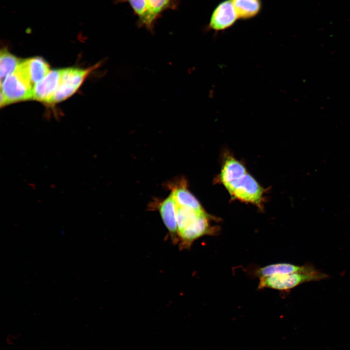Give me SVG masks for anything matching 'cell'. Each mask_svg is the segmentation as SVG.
Segmentation results:
<instances>
[{"mask_svg": "<svg viewBox=\"0 0 350 350\" xmlns=\"http://www.w3.org/2000/svg\"><path fill=\"white\" fill-rule=\"evenodd\" d=\"M328 275L318 270L311 273H295L259 278L258 289L270 288L280 291L293 289L305 282L326 279Z\"/></svg>", "mask_w": 350, "mask_h": 350, "instance_id": "obj_2", "label": "cell"}, {"mask_svg": "<svg viewBox=\"0 0 350 350\" xmlns=\"http://www.w3.org/2000/svg\"><path fill=\"white\" fill-rule=\"evenodd\" d=\"M115 3H128L136 16L138 17L137 22H139L143 18L146 12L145 0H114Z\"/></svg>", "mask_w": 350, "mask_h": 350, "instance_id": "obj_15", "label": "cell"}, {"mask_svg": "<svg viewBox=\"0 0 350 350\" xmlns=\"http://www.w3.org/2000/svg\"><path fill=\"white\" fill-rule=\"evenodd\" d=\"M317 270L311 264L297 265L289 263L271 264L257 269L255 275L260 278L274 275H285L295 273H311Z\"/></svg>", "mask_w": 350, "mask_h": 350, "instance_id": "obj_9", "label": "cell"}, {"mask_svg": "<svg viewBox=\"0 0 350 350\" xmlns=\"http://www.w3.org/2000/svg\"><path fill=\"white\" fill-rule=\"evenodd\" d=\"M33 88L25 63L22 60L1 83L0 93L4 97L6 105L33 99Z\"/></svg>", "mask_w": 350, "mask_h": 350, "instance_id": "obj_1", "label": "cell"}, {"mask_svg": "<svg viewBox=\"0 0 350 350\" xmlns=\"http://www.w3.org/2000/svg\"><path fill=\"white\" fill-rule=\"evenodd\" d=\"M158 210L172 241L175 244L178 243L176 218V204L171 193L160 204Z\"/></svg>", "mask_w": 350, "mask_h": 350, "instance_id": "obj_8", "label": "cell"}, {"mask_svg": "<svg viewBox=\"0 0 350 350\" xmlns=\"http://www.w3.org/2000/svg\"><path fill=\"white\" fill-rule=\"evenodd\" d=\"M246 173V169L242 163L233 158H228L223 166L220 179L226 187Z\"/></svg>", "mask_w": 350, "mask_h": 350, "instance_id": "obj_11", "label": "cell"}, {"mask_svg": "<svg viewBox=\"0 0 350 350\" xmlns=\"http://www.w3.org/2000/svg\"><path fill=\"white\" fill-rule=\"evenodd\" d=\"M62 70H53L34 85L33 99L51 103L61 80Z\"/></svg>", "mask_w": 350, "mask_h": 350, "instance_id": "obj_7", "label": "cell"}, {"mask_svg": "<svg viewBox=\"0 0 350 350\" xmlns=\"http://www.w3.org/2000/svg\"><path fill=\"white\" fill-rule=\"evenodd\" d=\"M226 188L234 198L261 207L263 191L249 174L246 173Z\"/></svg>", "mask_w": 350, "mask_h": 350, "instance_id": "obj_3", "label": "cell"}, {"mask_svg": "<svg viewBox=\"0 0 350 350\" xmlns=\"http://www.w3.org/2000/svg\"><path fill=\"white\" fill-rule=\"evenodd\" d=\"M100 63L87 70L68 68L62 70L60 84L51 103L62 101L71 96L78 89L84 80Z\"/></svg>", "mask_w": 350, "mask_h": 350, "instance_id": "obj_4", "label": "cell"}, {"mask_svg": "<svg viewBox=\"0 0 350 350\" xmlns=\"http://www.w3.org/2000/svg\"><path fill=\"white\" fill-rule=\"evenodd\" d=\"M177 205L197 211L204 210L196 198L189 191L186 183L182 181L172 188L171 192Z\"/></svg>", "mask_w": 350, "mask_h": 350, "instance_id": "obj_10", "label": "cell"}, {"mask_svg": "<svg viewBox=\"0 0 350 350\" xmlns=\"http://www.w3.org/2000/svg\"><path fill=\"white\" fill-rule=\"evenodd\" d=\"M239 18L247 19L256 16L260 11L261 0H231Z\"/></svg>", "mask_w": 350, "mask_h": 350, "instance_id": "obj_13", "label": "cell"}, {"mask_svg": "<svg viewBox=\"0 0 350 350\" xmlns=\"http://www.w3.org/2000/svg\"><path fill=\"white\" fill-rule=\"evenodd\" d=\"M25 61L33 86L42 80L50 71L48 64L40 57L25 59Z\"/></svg>", "mask_w": 350, "mask_h": 350, "instance_id": "obj_12", "label": "cell"}, {"mask_svg": "<svg viewBox=\"0 0 350 350\" xmlns=\"http://www.w3.org/2000/svg\"><path fill=\"white\" fill-rule=\"evenodd\" d=\"M238 18L232 0H226L214 9L208 27L214 31H223L232 26Z\"/></svg>", "mask_w": 350, "mask_h": 350, "instance_id": "obj_6", "label": "cell"}, {"mask_svg": "<svg viewBox=\"0 0 350 350\" xmlns=\"http://www.w3.org/2000/svg\"><path fill=\"white\" fill-rule=\"evenodd\" d=\"M146 12L141 20L137 22L138 27L145 28L151 34L154 32L156 21L165 10H175L179 0H145Z\"/></svg>", "mask_w": 350, "mask_h": 350, "instance_id": "obj_5", "label": "cell"}, {"mask_svg": "<svg viewBox=\"0 0 350 350\" xmlns=\"http://www.w3.org/2000/svg\"><path fill=\"white\" fill-rule=\"evenodd\" d=\"M20 59L9 53L5 49L0 51V79H4L7 76L12 73L21 62Z\"/></svg>", "mask_w": 350, "mask_h": 350, "instance_id": "obj_14", "label": "cell"}]
</instances>
